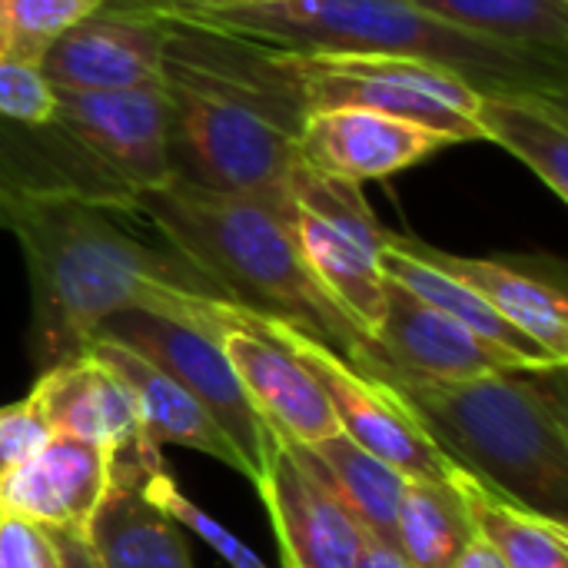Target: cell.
<instances>
[{
	"instance_id": "15",
	"label": "cell",
	"mask_w": 568,
	"mask_h": 568,
	"mask_svg": "<svg viewBox=\"0 0 568 568\" xmlns=\"http://www.w3.org/2000/svg\"><path fill=\"white\" fill-rule=\"evenodd\" d=\"M156 449L140 433L106 453V489L87 526V546L100 568H193L180 526L140 489L143 466Z\"/></svg>"
},
{
	"instance_id": "34",
	"label": "cell",
	"mask_w": 568,
	"mask_h": 568,
	"mask_svg": "<svg viewBox=\"0 0 568 568\" xmlns=\"http://www.w3.org/2000/svg\"><path fill=\"white\" fill-rule=\"evenodd\" d=\"M453 568H509L506 566V559L489 546V542H483L479 536H473L469 539V546L459 552V559L453 562Z\"/></svg>"
},
{
	"instance_id": "9",
	"label": "cell",
	"mask_w": 568,
	"mask_h": 568,
	"mask_svg": "<svg viewBox=\"0 0 568 568\" xmlns=\"http://www.w3.org/2000/svg\"><path fill=\"white\" fill-rule=\"evenodd\" d=\"M256 320L316 379V386L329 399V409L343 436H349L353 443L399 469L406 479L449 483L456 476L459 466L426 436V429L413 419L406 403L386 383L359 373L326 343L313 339L286 320L263 313H256Z\"/></svg>"
},
{
	"instance_id": "6",
	"label": "cell",
	"mask_w": 568,
	"mask_h": 568,
	"mask_svg": "<svg viewBox=\"0 0 568 568\" xmlns=\"http://www.w3.org/2000/svg\"><path fill=\"white\" fill-rule=\"evenodd\" d=\"M300 80L306 110L313 106H363L386 116L419 123L449 143L479 140L473 106L476 90L426 60L383 53H293L283 50Z\"/></svg>"
},
{
	"instance_id": "19",
	"label": "cell",
	"mask_w": 568,
	"mask_h": 568,
	"mask_svg": "<svg viewBox=\"0 0 568 568\" xmlns=\"http://www.w3.org/2000/svg\"><path fill=\"white\" fill-rule=\"evenodd\" d=\"M87 353L93 359H100L126 386L146 439H153L160 449L163 446H183V449L213 456L223 466L246 476V466H243L240 453L230 446V439L223 436V429L210 419V413L173 376H166L160 366H153L140 353L126 349L123 343H113L103 336H93Z\"/></svg>"
},
{
	"instance_id": "27",
	"label": "cell",
	"mask_w": 568,
	"mask_h": 568,
	"mask_svg": "<svg viewBox=\"0 0 568 568\" xmlns=\"http://www.w3.org/2000/svg\"><path fill=\"white\" fill-rule=\"evenodd\" d=\"M140 489H143V496H146V503L153 509H160L176 526H186L190 532H196V539H203L230 568H270L250 546H243L223 523L206 516L193 499H186V493L176 486V479L163 469L160 449L146 459L143 476H140Z\"/></svg>"
},
{
	"instance_id": "28",
	"label": "cell",
	"mask_w": 568,
	"mask_h": 568,
	"mask_svg": "<svg viewBox=\"0 0 568 568\" xmlns=\"http://www.w3.org/2000/svg\"><path fill=\"white\" fill-rule=\"evenodd\" d=\"M103 0H0V57L40 63L47 47Z\"/></svg>"
},
{
	"instance_id": "5",
	"label": "cell",
	"mask_w": 568,
	"mask_h": 568,
	"mask_svg": "<svg viewBox=\"0 0 568 568\" xmlns=\"http://www.w3.org/2000/svg\"><path fill=\"white\" fill-rule=\"evenodd\" d=\"M293 53H383L436 63L476 93L568 97V60L466 33L409 0H283L260 7H156Z\"/></svg>"
},
{
	"instance_id": "23",
	"label": "cell",
	"mask_w": 568,
	"mask_h": 568,
	"mask_svg": "<svg viewBox=\"0 0 568 568\" xmlns=\"http://www.w3.org/2000/svg\"><path fill=\"white\" fill-rule=\"evenodd\" d=\"M300 449L326 479V486L359 519V526L369 536L396 546V509H399L406 476L343 433L313 446H300Z\"/></svg>"
},
{
	"instance_id": "1",
	"label": "cell",
	"mask_w": 568,
	"mask_h": 568,
	"mask_svg": "<svg viewBox=\"0 0 568 568\" xmlns=\"http://www.w3.org/2000/svg\"><path fill=\"white\" fill-rule=\"evenodd\" d=\"M136 223V210L63 193L7 200V230L17 236L30 273V343L40 369L83 356L97 329L123 310L180 320L186 296H220L166 243H146L133 230Z\"/></svg>"
},
{
	"instance_id": "31",
	"label": "cell",
	"mask_w": 568,
	"mask_h": 568,
	"mask_svg": "<svg viewBox=\"0 0 568 568\" xmlns=\"http://www.w3.org/2000/svg\"><path fill=\"white\" fill-rule=\"evenodd\" d=\"M53 433L30 399L0 406V476L27 463L37 449L47 446Z\"/></svg>"
},
{
	"instance_id": "14",
	"label": "cell",
	"mask_w": 568,
	"mask_h": 568,
	"mask_svg": "<svg viewBox=\"0 0 568 568\" xmlns=\"http://www.w3.org/2000/svg\"><path fill=\"white\" fill-rule=\"evenodd\" d=\"M446 146H453L446 136L399 116L363 106H313L303 116L296 156L323 176L363 183L409 170Z\"/></svg>"
},
{
	"instance_id": "17",
	"label": "cell",
	"mask_w": 568,
	"mask_h": 568,
	"mask_svg": "<svg viewBox=\"0 0 568 568\" xmlns=\"http://www.w3.org/2000/svg\"><path fill=\"white\" fill-rule=\"evenodd\" d=\"M106 489V449L67 436H50L27 463L0 476V513L43 529L80 532Z\"/></svg>"
},
{
	"instance_id": "22",
	"label": "cell",
	"mask_w": 568,
	"mask_h": 568,
	"mask_svg": "<svg viewBox=\"0 0 568 568\" xmlns=\"http://www.w3.org/2000/svg\"><path fill=\"white\" fill-rule=\"evenodd\" d=\"M383 273L396 283H403L406 290H413L419 300H426L429 306L443 310L446 316H453L456 323H463L466 329H473L476 336L489 339L493 346L513 353L516 359H523L532 369H552V366H566L556 356H549L536 339H529L526 333H519L513 323H506L476 290H469L463 280L449 276L446 270H439L436 263L423 260L416 250H409L403 243L399 233H383Z\"/></svg>"
},
{
	"instance_id": "13",
	"label": "cell",
	"mask_w": 568,
	"mask_h": 568,
	"mask_svg": "<svg viewBox=\"0 0 568 568\" xmlns=\"http://www.w3.org/2000/svg\"><path fill=\"white\" fill-rule=\"evenodd\" d=\"M373 343L383 359V373L376 379L386 373L413 379H476L499 369H532L389 276Z\"/></svg>"
},
{
	"instance_id": "21",
	"label": "cell",
	"mask_w": 568,
	"mask_h": 568,
	"mask_svg": "<svg viewBox=\"0 0 568 568\" xmlns=\"http://www.w3.org/2000/svg\"><path fill=\"white\" fill-rule=\"evenodd\" d=\"M479 140L523 160L559 200H568V97L493 90L473 106Z\"/></svg>"
},
{
	"instance_id": "7",
	"label": "cell",
	"mask_w": 568,
	"mask_h": 568,
	"mask_svg": "<svg viewBox=\"0 0 568 568\" xmlns=\"http://www.w3.org/2000/svg\"><path fill=\"white\" fill-rule=\"evenodd\" d=\"M293 230L300 250L326 286V293L346 310V316L369 333L383 316V233L359 183L323 176L303 163L286 180Z\"/></svg>"
},
{
	"instance_id": "25",
	"label": "cell",
	"mask_w": 568,
	"mask_h": 568,
	"mask_svg": "<svg viewBox=\"0 0 568 568\" xmlns=\"http://www.w3.org/2000/svg\"><path fill=\"white\" fill-rule=\"evenodd\" d=\"M409 3L466 33L568 60V0H409Z\"/></svg>"
},
{
	"instance_id": "20",
	"label": "cell",
	"mask_w": 568,
	"mask_h": 568,
	"mask_svg": "<svg viewBox=\"0 0 568 568\" xmlns=\"http://www.w3.org/2000/svg\"><path fill=\"white\" fill-rule=\"evenodd\" d=\"M27 399L53 436L93 443L106 453L143 433L126 386L90 353L40 369Z\"/></svg>"
},
{
	"instance_id": "3",
	"label": "cell",
	"mask_w": 568,
	"mask_h": 568,
	"mask_svg": "<svg viewBox=\"0 0 568 568\" xmlns=\"http://www.w3.org/2000/svg\"><path fill=\"white\" fill-rule=\"evenodd\" d=\"M136 213L230 303L300 326L373 379L383 373L369 333L310 270L286 190L226 193L170 176L163 186L136 193Z\"/></svg>"
},
{
	"instance_id": "16",
	"label": "cell",
	"mask_w": 568,
	"mask_h": 568,
	"mask_svg": "<svg viewBox=\"0 0 568 568\" xmlns=\"http://www.w3.org/2000/svg\"><path fill=\"white\" fill-rule=\"evenodd\" d=\"M403 243L476 290L506 323L536 339L549 356L568 363V296L562 263L546 256H459L436 250L416 236H403Z\"/></svg>"
},
{
	"instance_id": "33",
	"label": "cell",
	"mask_w": 568,
	"mask_h": 568,
	"mask_svg": "<svg viewBox=\"0 0 568 568\" xmlns=\"http://www.w3.org/2000/svg\"><path fill=\"white\" fill-rule=\"evenodd\" d=\"M47 532L53 536V542L60 549L63 568H100L97 559H93V552H90V546H87V536H80V532H60V529H47Z\"/></svg>"
},
{
	"instance_id": "10",
	"label": "cell",
	"mask_w": 568,
	"mask_h": 568,
	"mask_svg": "<svg viewBox=\"0 0 568 568\" xmlns=\"http://www.w3.org/2000/svg\"><path fill=\"white\" fill-rule=\"evenodd\" d=\"M63 123L133 196L173 176L170 106L160 83L123 90H53Z\"/></svg>"
},
{
	"instance_id": "24",
	"label": "cell",
	"mask_w": 568,
	"mask_h": 568,
	"mask_svg": "<svg viewBox=\"0 0 568 568\" xmlns=\"http://www.w3.org/2000/svg\"><path fill=\"white\" fill-rule=\"evenodd\" d=\"M456 486L463 493L469 523L483 542H489L509 568H568L566 523L526 509L493 489H486L469 473L456 469Z\"/></svg>"
},
{
	"instance_id": "29",
	"label": "cell",
	"mask_w": 568,
	"mask_h": 568,
	"mask_svg": "<svg viewBox=\"0 0 568 568\" xmlns=\"http://www.w3.org/2000/svg\"><path fill=\"white\" fill-rule=\"evenodd\" d=\"M57 93L40 63L20 57H0V120L10 123H50Z\"/></svg>"
},
{
	"instance_id": "35",
	"label": "cell",
	"mask_w": 568,
	"mask_h": 568,
	"mask_svg": "<svg viewBox=\"0 0 568 568\" xmlns=\"http://www.w3.org/2000/svg\"><path fill=\"white\" fill-rule=\"evenodd\" d=\"M153 7H193V10H223V7H260V3H283V0H146Z\"/></svg>"
},
{
	"instance_id": "36",
	"label": "cell",
	"mask_w": 568,
	"mask_h": 568,
	"mask_svg": "<svg viewBox=\"0 0 568 568\" xmlns=\"http://www.w3.org/2000/svg\"><path fill=\"white\" fill-rule=\"evenodd\" d=\"M0 226L7 230V200L0 196Z\"/></svg>"
},
{
	"instance_id": "30",
	"label": "cell",
	"mask_w": 568,
	"mask_h": 568,
	"mask_svg": "<svg viewBox=\"0 0 568 568\" xmlns=\"http://www.w3.org/2000/svg\"><path fill=\"white\" fill-rule=\"evenodd\" d=\"M0 568H63V562L43 526L0 513Z\"/></svg>"
},
{
	"instance_id": "11",
	"label": "cell",
	"mask_w": 568,
	"mask_h": 568,
	"mask_svg": "<svg viewBox=\"0 0 568 568\" xmlns=\"http://www.w3.org/2000/svg\"><path fill=\"white\" fill-rule=\"evenodd\" d=\"M166 17L146 0H103L40 57L53 90H123L160 83Z\"/></svg>"
},
{
	"instance_id": "26",
	"label": "cell",
	"mask_w": 568,
	"mask_h": 568,
	"mask_svg": "<svg viewBox=\"0 0 568 568\" xmlns=\"http://www.w3.org/2000/svg\"><path fill=\"white\" fill-rule=\"evenodd\" d=\"M476 536L456 476L449 483L406 479L396 509V549L413 568H453Z\"/></svg>"
},
{
	"instance_id": "8",
	"label": "cell",
	"mask_w": 568,
	"mask_h": 568,
	"mask_svg": "<svg viewBox=\"0 0 568 568\" xmlns=\"http://www.w3.org/2000/svg\"><path fill=\"white\" fill-rule=\"evenodd\" d=\"M97 336L123 343L126 349L140 353L166 376H173L223 429L230 446L240 453L246 479L256 486V493L263 489L276 456V433L266 426L250 393L243 389L236 369L230 366L223 346L210 333L173 316L123 310L110 316L97 329Z\"/></svg>"
},
{
	"instance_id": "12",
	"label": "cell",
	"mask_w": 568,
	"mask_h": 568,
	"mask_svg": "<svg viewBox=\"0 0 568 568\" xmlns=\"http://www.w3.org/2000/svg\"><path fill=\"white\" fill-rule=\"evenodd\" d=\"M260 499L270 509L286 568H353L369 532L296 443L276 436Z\"/></svg>"
},
{
	"instance_id": "18",
	"label": "cell",
	"mask_w": 568,
	"mask_h": 568,
	"mask_svg": "<svg viewBox=\"0 0 568 568\" xmlns=\"http://www.w3.org/2000/svg\"><path fill=\"white\" fill-rule=\"evenodd\" d=\"M63 193L90 203L136 210V196L57 120H0V196Z\"/></svg>"
},
{
	"instance_id": "4",
	"label": "cell",
	"mask_w": 568,
	"mask_h": 568,
	"mask_svg": "<svg viewBox=\"0 0 568 568\" xmlns=\"http://www.w3.org/2000/svg\"><path fill=\"white\" fill-rule=\"evenodd\" d=\"M386 383L426 429V436L486 489L568 519L566 366L499 369L476 379H413L386 373Z\"/></svg>"
},
{
	"instance_id": "2",
	"label": "cell",
	"mask_w": 568,
	"mask_h": 568,
	"mask_svg": "<svg viewBox=\"0 0 568 568\" xmlns=\"http://www.w3.org/2000/svg\"><path fill=\"white\" fill-rule=\"evenodd\" d=\"M160 13L173 176L226 193L286 190L306 103L283 50Z\"/></svg>"
},
{
	"instance_id": "32",
	"label": "cell",
	"mask_w": 568,
	"mask_h": 568,
	"mask_svg": "<svg viewBox=\"0 0 568 568\" xmlns=\"http://www.w3.org/2000/svg\"><path fill=\"white\" fill-rule=\"evenodd\" d=\"M353 568H413V566H409V559H406L396 546H389V542H383V539H376V536H366V542H363V549H359V556H356Z\"/></svg>"
}]
</instances>
